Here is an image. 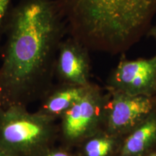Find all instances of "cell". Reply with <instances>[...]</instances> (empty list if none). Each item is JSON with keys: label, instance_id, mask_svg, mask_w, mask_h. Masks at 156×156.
<instances>
[{"label": "cell", "instance_id": "6da1fadb", "mask_svg": "<svg viewBox=\"0 0 156 156\" xmlns=\"http://www.w3.org/2000/svg\"><path fill=\"white\" fill-rule=\"evenodd\" d=\"M67 23L56 0H20L6 28L0 67V107L28 106L53 87Z\"/></svg>", "mask_w": 156, "mask_h": 156}, {"label": "cell", "instance_id": "7a4b0ae2", "mask_svg": "<svg viewBox=\"0 0 156 156\" xmlns=\"http://www.w3.org/2000/svg\"><path fill=\"white\" fill-rule=\"evenodd\" d=\"M70 36L90 51L119 54L148 33L156 0H56Z\"/></svg>", "mask_w": 156, "mask_h": 156}, {"label": "cell", "instance_id": "3957f363", "mask_svg": "<svg viewBox=\"0 0 156 156\" xmlns=\"http://www.w3.org/2000/svg\"><path fill=\"white\" fill-rule=\"evenodd\" d=\"M54 120L26 106L0 107V146L10 156H41L53 147Z\"/></svg>", "mask_w": 156, "mask_h": 156}, {"label": "cell", "instance_id": "277c9868", "mask_svg": "<svg viewBox=\"0 0 156 156\" xmlns=\"http://www.w3.org/2000/svg\"><path fill=\"white\" fill-rule=\"evenodd\" d=\"M101 101L99 90L90 84L85 94L62 116L64 139L75 142L93 135L98 122Z\"/></svg>", "mask_w": 156, "mask_h": 156}, {"label": "cell", "instance_id": "5b68a950", "mask_svg": "<svg viewBox=\"0 0 156 156\" xmlns=\"http://www.w3.org/2000/svg\"><path fill=\"white\" fill-rule=\"evenodd\" d=\"M112 90L151 96L156 92V55L151 58L121 60L110 79Z\"/></svg>", "mask_w": 156, "mask_h": 156}, {"label": "cell", "instance_id": "8992f818", "mask_svg": "<svg viewBox=\"0 0 156 156\" xmlns=\"http://www.w3.org/2000/svg\"><path fill=\"white\" fill-rule=\"evenodd\" d=\"M89 49L70 36L58 46L55 64V75L61 83L87 86L90 83Z\"/></svg>", "mask_w": 156, "mask_h": 156}, {"label": "cell", "instance_id": "52a82bcc", "mask_svg": "<svg viewBox=\"0 0 156 156\" xmlns=\"http://www.w3.org/2000/svg\"><path fill=\"white\" fill-rule=\"evenodd\" d=\"M153 106L151 96L112 90V101L108 103L109 129L114 132L129 129L151 112Z\"/></svg>", "mask_w": 156, "mask_h": 156}, {"label": "cell", "instance_id": "ba28073f", "mask_svg": "<svg viewBox=\"0 0 156 156\" xmlns=\"http://www.w3.org/2000/svg\"><path fill=\"white\" fill-rule=\"evenodd\" d=\"M90 84L87 86L64 83L57 87L53 85L41 100V105L37 112L55 121L56 118L63 116L70 107L85 94Z\"/></svg>", "mask_w": 156, "mask_h": 156}, {"label": "cell", "instance_id": "9c48e42d", "mask_svg": "<svg viewBox=\"0 0 156 156\" xmlns=\"http://www.w3.org/2000/svg\"><path fill=\"white\" fill-rule=\"evenodd\" d=\"M156 140V119H151L128 136L122 149L124 156H138Z\"/></svg>", "mask_w": 156, "mask_h": 156}, {"label": "cell", "instance_id": "30bf717a", "mask_svg": "<svg viewBox=\"0 0 156 156\" xmlns=\"http://www.w3.org/2000/svg\"><path fill=\"white\" fill-rule=\"evenodd\" d=\"M85 142L83 148L84 156H107L112 151L113 141L106 136H93Z\"/></svg>", "mask_w": 156, "mask_h": 156}, {"label": "cell", "instance_id": "8fae6325", "mask_svg": "<svg viewBox=\"0 0 156 156\" xmlns=\"http://www.w3.org/2000/svg\"><path fill=\"white\" fill-rule=\"evenodd\" d=\"M13 7L12 0H0V43L5 34Z\"/></svg>", "mask_w": 156, "mask_h": 156}, {"label": "cell", "instance_id": "7c38bea8", "mask_svg": "<svg viewBox=\"0 0 156 156\" xmlns=\"http://www.w3.org/2000/svg\"><path fill=\"white\" fill-rule=\"evenodd\" d=\"M41 156H73L68 152L60 149H55L51 147V149L43 154Z\"/></svg>", "mask_w": 156, "mask_h": 156}, {"label": "cell", "instance_id": "4fadbf2b", "mask_svg": "<svg viewBox=\"0 0 156 156\" xmlns=\"http://www.w3.org/2000/svg\"><path fill=\"white\" fill-rule=\"evenodd\" d=\"M148 34H150L151 36H153V38H155L156 41V25L151 29V30H149V31H148Z\"/></svg>", "mask_w": 156, "mask_h": 156}, {"label": "cell", "instance_id": "5bb4252c", "mask_svg": "<svg viewBox=\"0 0 156 156\" xmlns=\"http://www.w3.org/2000/svg\"><path fill=\"white\" fill-rule=\"evenodd\" d=\"M0 156H10L6 152L2 147L0 146Z\"/></svg>", "mask_w": 156, "mask_h": 156}, {"label": "cell", "instance_id": "9a60e30c", "mask_svg": "<svg viewBox=\"0 0 156 156\" xmlns=\"http://www.w3.org/2000/svg\"><path fill=\"white\" fill-rule=\"evenodd\" d=\"M151 156H156V154H154V155H152Z\"/></svg>", "mask_w": 156, "mask_h": 156}]
</instances>
